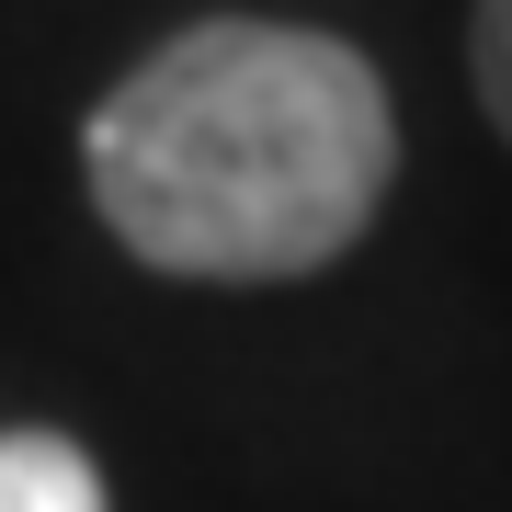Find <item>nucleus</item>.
Here are the masks:
<instances>
[{"mask_svg":"<svg viewBox=\"0 0 512 512\" xmlns=\"http://www.w3.org/2000/svg\"><path fill=\"white\" fill-rule=\"evenodd\" d=\"M0 512H103V467L69 433H0Z\"/></svg>","mask_w":512,"mask_h":512,"instance_id":"f03ea898","label":"nucleus"},{"mask_svg":"<svg viewBox=\"0 0 512 512\" xmlns=\"http://www.w3.org/2000/svg\"><path fill=\"white\" fill-rule=\"evenodd\" d=\"M92 205L148 274L194 285H285L342 262L399 171L387 80L308 23H183L103 92Z\"/></svg>","mask_w":512,"mask_h":512,"instance_id":"f257e3e1","label":"nucleus"},{"mask_svg":"<svg viewBox=\"0 0 512 512\" xmlns=\"http://www.w3.org/2000/svg\"><path fill=\"white\" fill-rule=\"evenodd\" d=\"M467 69H478L490 126L512 137V0H478V12H467Z\"/></svg>","mask_w":512,"mask_h":512,"instance_id":"7ed1b4c3","label":"nucleus"}]
</instances>
